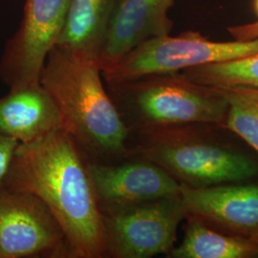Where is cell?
Listing matches in <instances>:
<instances>
[{
    "label": "cell",
    "mask_w": 258,
    "mask_h": 258,
    "mask_svg": "<svg viewBox=\"0 0 258 258\" xmlns=\"http://www.w3.org/2000/svg\"><path fill=\"white\" fill-rule=\"evenodd\" d=\"M3 186L35 195L61 227L73 258L104 257L88 161L63 129L16 148Z\"/></svg>",
    "instance_id": "1"
},
{
    "label": "cell",
    "mask_w": 258,
    "mask_h": 258,
    "mask_svg": "<svg viewBox=\"0 0 258 258\" xmlns=\"http://www.w3.org/2000/svg\"><path fill=\"white\" fill-rule=\"evenodd\" d=\"M39 83L59 112L63 130L88 162L109 164L131 157L128 128L103 84L99 65L55 47Z\"/></svg>",
    "instance_id": "2"
},
{
    "label": "cell",
    "mask_w": 258,
    "mask_h": 258,
    "mask_svg": "<svg viewBox=\"0 0 258 258\" xmlns=\"http://www.w3.org/2000/svg\"><path fill=\"white\" fill-rule=\"evenodd\" d=\"M195 124L128 129L127 148L138 157L160 166L183 186L208 187L239 183L258 174L249 156L209 139Z\"/></svg>",
    "instance_id": "3"
},
{
    "label": "cell",
    "mask_w": 258,
    "mask_h": 258,
    "mask_svg": "<svg viewBox=\"0 0 258 258\" xmlns=\"http://www.w3.org/2000/svg\"><path fill=\"white\" fill-rule=\"evenodd\" d=\"M105 87L128 129L219 124L228 110L217 88L194 83L179 72L105 83Z\"/></svg>",
    "instance_id": "4"
},
{
    "label": "cell",
    "mask_w": 258,
    "mask_h": 258,
    "mask_svg": "<svg viewBox=\"0 0 258 258\" xmlns=\"http://www.w3.org/2000/svg\"><path fill=\"white\" fill-rule=\"evenodd\" d=\"M104 257L148 258L168 254L185 218L181 195L140 203L100 206Z\"/></svg>",
    "instance_id": "5"
},
{
    "label": "cell",
    "mask_w": 258,
    "mask_h": 258,
    "mask_svg": "<svg viewBox=\"0 0 258 258\" xmlns=\"http://www.w3.org/2000/svg\"><path fill=\"white\" fill-rule=\"evenodd\" d=\"M258 53V37L250 40L218 42L200 33L187 31L170 34L140 44L120 60L102 70L105 83L134 80L145 76L171 74L185 69L229 61Z\"/></svg>",
    "instance_id": "6"
},
{
    "label": "cell",
    "mask_w": 258,
    "mask_h": 258,
    "mask_svg": "<svg viewBox=\"0 0 258 258\" xmlns=\"http://www.w3.org/2000/svg\"><path fill=\"white\" fill-rule=\"evenodd\" d=\"M69 0H26L18 31L0 57V79L10 90L39 84L47 56L62 32Z\"/></svg>",
    "instance_id": "7"
},
{
    "label": "cell",
    "mask_w": 258,
    "mask_h": 258,
    "mask_svg": "<svg viewBox=\"0 0 258 258\" xmlns=\"http://www.w3.org/2000/svg\"><path fill=\"white\" fill-rule=\"evenodd\" d=\"M73 258L52 212L35 195L0 186V258Z\"/></svg>",
    "instance_id": "8"
},
{
    "label": "cell",
    "mask_w": 258,
    "mask_h": 258,
    "mask_svg": "<svg viewBox=\"0 0 258 258\" xmlns=\"http://www.w3.org/2000/svg\"><path fill=\"white\" fill-rule=\"evenodd\" d=\"M185 216L217 231L258 243V182L190 188L181 185Z\"/></svg>",
    "instance_id": "9"
},
{
    "label": "cell",
    "mask_w": 258,
    "mask_h": 258,
    "mask_svg": "<svg viewBox=\"0 0 258 258\" xmlns=\"http://www.w3.org/2000/svg\"><path fill=\"white\" fill-rule=\"evenodd\" d=\"M88 171L99 206L140 203L181 192L164 169L138 157L116 163L88 162Z\"/></svg>",
    "instance_id": "10"
},
{
    "label": "cell",
    "mask_w": 258,
    "mask_h": 258,
    "mask_svg": "<svg viewBox=\"0 0 258 258\" xmlns=\"http://www.w3.org/2000/svg\"><path fill=\"white\" fill-rule=\"evenodd\" d=\"M175 0H116L99 66L104 70L134 48L154 37L169 35L168 12Z\"/></svg>",
    "instance_id": "11"
},
{
    "label": "cell",
    "mask_w": 258,
    "mask_h": 258,
    "mask_svg": "<svg viewBox=\"0 0 258 258\" xmlns=\"http://www.w3.org/2000/svg\"><path fill=\"white\" fill-rule=\"evenodd\" d=\"M63 129L60 114L40 83L0 98V133L29 144Z\"/></svg>",
    "instance_id": "12"
},
{
    "label": "cell",
    "mask_w": 258,
    "mask_h": 258,
    "mask_svg": "<svg viewBox=\"0 0 258 258\" xmlns=\"http://www.w3.org/2000/svg\"><path fill=\"white\" fill-rule=\"evenodd\" d=\"M115 4L116 0H69L55 47L99 65Z\"/></svg>",
    "instance_id": "13"
},
{
    "label": "cell",
    "mask_w": 258,
    "mask_h": 258,
    "mask_svg": "<svg viewBox=\"0 0 258 258\" xmlns=\"http://www.w3.org/2000/svg\"><path fill=\"white\" fill-rule=\"evenodd\" d=\"M182 243L171 249L172 258L258 257V243L217 231L192 216H185Z\"/></svg>",
    "instance_id": "14"
},
{
    "label": "cell",
    "mask_w": 258,
    "mask_h": 258,
    "mask_svg": "<svg viewBox=\"0 0 258 258\" xmlns=\"http://www.w3.org/2000/svg\"><path fill=\"white\" fill-rule=\"evenodd\" d=\"M194 83L210 87L258 88V53L224 62L195 66L182 71Z\"/></svg>",
    "instance_id": "15"
},
{
    "label": "cell",
    "mask_w": 258,
    "mask_h": 258,
    "mask_svg": "<svg viewBox=\"0 0 258 258\" xmlns=\"http://www.w3.org/2000/svg\"><path fill=\"white\" fill-rule=\"evenodd\" d=\"M228 103L226 127L243 139L258 153V88H217Z\"/></svg>",
    "instance_id": "16"
},
{
    "label": "cell",
    "mask_w": 258,
    "mask_h": 258,
    "mask_svg": "<svg viewBox=\"0 0 258 258\" xmlns=\"http://www.w3.org/2000/svg\"><path fill=\"white\" fill-rule=\"evenodd\" d=\"M19 142L0 133V186L8 174L12 159Z\"/></svg>",
    "instance_id": "17"
},
{
    "label": "cell",
    "mask_w": 258,
    "mask_h": 258,
    "mask_svg": "<svg viewBox=\"0 0 258 258\" xmlns=\"http://www.w3.org/2000/svg\"><path fill=\"white\" fill-rule=\"evenodd\" d=\"M231 37L237 40H250L258 37V20L252 23L228 28Z\"/></svg>",
    "instance_id": "18"
},
{
    "label": "cell",
    "mask_w": 258,
    "mask_h": 258,
    "mask_svg": "<svg viewBox=\"0 0 258 258\" xmlns=\"http://www.w3.org/2000/svg\"><path fill=\"white\" fill-rule=\"evenodd\" d=\"M254 11H255V14L258 17V0H254Z\"/></svg>",
    "instance_id": "19"
}]
</instances>
